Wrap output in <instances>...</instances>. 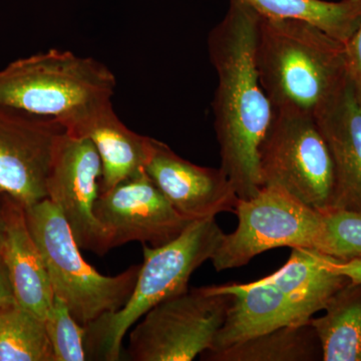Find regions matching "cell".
I'll use <instances>...</instances> for the list:
<instances>
[{
    "mask_svg": "<svg viewBox=\"0 0 361 361\" xmlns=\"http://www.w3.org/2000/svg\"><path fill=\"white\" fill-rule=\"evenodd\" d=\"M2 225V224H0ZM2 232H4V226H0V246H1Z\"/></svg>",
    "mask_w": 361,
    "mask_h": 361,
    "instance_id": "484cf974",
    "label": "cell"
},
{
    "mask_svg": "<svg viewBox=\"0 0 361 361\" xmlns=\"http://www.w3.org/2000/svg\"><path fill=\"white\" fill-rule=\"evenodd\" d=\"M255 63L274 110L313 116L348 75L345 44L302 20L260 16Z\"/></svg>",
    "mask_w": 361,
    "mask_h": 361,
    "instance_id": "7a4b0ae2",
    "label": "cell"
},
{
    "mask_svg": "<svg viewBox=\"0 0 361 361\" xmlns=\"http://www.w3.org/2000/svg\"><path fill=\"white\" fill-rule=\"evenodd\" d=\"M336 166L331 210L361 215V103L348 75L315 115Z\"/></svg>",
    "mask_w": 361,
    "mask_h": 361,
    "instance_id": "5bb4252c",
    "label": "cell"
},
{
    "mask_svg": "<svg viewBox=\"0 0 361 361\" xmlns=\"http://www.w3.org/2000/svg\"><path fill=\"white\" fill-rule=\"evenodd\" d=\"M200 356L208 361H317L323 355L317 334L307 322L270 330Z\"/></svg>",
    "mask_w": 361,
    "mask_h": 361,
    "instance_id": "e0dca14e",
    "label": "cell"
},
{
    "mask_svg": "<svg viewBox=\"0 0 361 361\" xmlns=\"http://www.w3.org/2000/svg\"><path fill=\"white\" fill-rule=\"evenodd\" d=\"M147 174L176 210L191 221L234 213L239 197L222 169L201 167L152 140Z\"/></svg>",
    "mask_w": 361,
    "mask_h": 361,
    "instance_id": "4fadbf2b",
    "label": "cell"
},
{
    "mask_svg": "<svg viewBox=\"0 0 361 361\" xmlns=\"http://www.w3.org/2000/svg\"><path fill=\"white\" fill-rule=\"evenodd\" d=\"M325 314L311 318L322 348V360L361 361V282H350L334 294Z\"/></svg>",
    "mask_w": 361,
    "mask_h": 361,
    "instance_id": "ac0fdd59",
    "label": "cell"
},
{
    "mask_svg": "<svg viewBox=\"0 0 361 361\" xmlns=\"http://www.w3.org/2000/svg\"><path fill=\"white\" fill-rule=\"evenodd\" d=\"M291 249L283 267L269 276L252 283L206 286L212 293L233 297L224 324L207 351L222 350L270 330L310 322L336 291L350 283L349 278L330 269L325 254Z\"/></svg>",
    "mask_w": 361,
    "mask_h": 361,
    "instance_id": "3957f363",
    "label": "cell"
},
{
    "mask_svg": "<svg viewBox=\"0 0 361 361\" xmlns=\"http://www.w3.org/2000/svg\"><path fill=\"white\" fill-rule=\"evenodd\" d=\"M16 300H14L13 288L9 281L8 272L0 253V307L11 305Z\"/></svg>",
    "mask_w": 361,
    "mask_h": 361,
    "instance_id": "d4e9b609",
    "label": "cell"
},
{
    "mask_svg": "<svg viewBox=\"0 0 361 361\" xmlns=\"http://www.w3.org/2000/svg\"><path fill=\"white\" fill-rule=\"evenodd\" d=\"M25 210L30 231L44 256L54 296L66 304L80 325L87 326L125 305L141 265L132 266L116 276H104L82 257L70 225L49 199Z\"/></svg>",
    "mask_w": 361,
    "mask_h": 361,
    "instance_id": "8992f818",
    "label": "cell"
},
{
    "mask_svg": "<svg viewBox=\"0 0 361 361\" xmlns=\"http://www.w3.org/2000/svg\"><path fill=\"white\" fill-rule=\"evenodd\" d=\"M233 297L206 286L159 303L130 332L127 356L134 361H191L213 346Z\"/></svg>",
    "mask_w": 361,
    "mask_h": 361,
    "instance_id": "9c48e42d",
    "label": "cell"
},
{
    "mask_svg": "<svg viewBox=\"0 0 361 361\" xmlns=\"http://www.w3.org/2000/svg\"><path fill=\"white\" fill-rule=\"evenodd\" d=\"M324 233L319 253L345 259L361 256V215L344 210L322 212Z\"/></svg>",
    "mask_w": 361,
    "mask_h": 361,
    "instance_id": "7402d4cb",
    "label": "cell"
},
{
    "mask_svg": "<svg viewBox=\"0 0 361 361\" xmlns=\"http://www.w3.org/2000/svg\"><path fill=\"white\" fill-rule=\"evenodd\" d=\"M263 187L284 190L305 205L326 212L336 193V166L315 116L275 110L260 148Z\"/></svg>",
    "mask_w": 361,
    "mask_h": 361,
    "instance_id": "52a82bcc",
    "label": "cell"
},
{
    "mask_svg": "<svg viewBox=\"0 0 361 361\" xmlns=\"http://www.w3.org/2000/svg\"><path fill=\"white\" fill-rule=\"evenodd\" d=\"M223 236L215 217H211L194 221L166 245H144V262L127 302L85 326L87 360H120L128 330L159 303L186 292L192 274L212 260Z\"/></svg>",
    "mask_w": 361,
    "mask_h": 361,
    "instance_id": "277c9868",
    "label": "cell"
},
{
    "mask_svg": "<svg viewBox=\"0 0 361 361\" xmlns=\"http://www.w3.org/2000/svg\"><path fill=\"white\" fill-rule=\"evenodd\" d=\"M101 179V158L94 142L63 130L52 148L45 180L47 198L66 218L80 248L103 256L111 246L94 214Z\"/></svg>",
    "mask_w": 361,
    "mask_h": 361,
    "instance_id": "30bf717a",
    "label": "cell"
},
{
    "mask_svg": "<svg viewBox=\"0 0 361 361\" xmlns=\"http://www.w3.org/2000/svg\"><path fill=\"white\" fill-rule=\"evenodd\" d=\"M44 322L54 351V361L87 360L85 326L73 318L66 304L59 297L54 296Z\"/></svg>",
    "mask_w": 361,
    "mask_h": 361,
    "instance_id": "44dd1931",
    "label": "cell"
},
{
    "mask_svg": "<svg viewBox=\"0 0 361 361\" xmlns=\"http://www.w3.org/2000/svg\"><path fill=\"white\" fill-rule=\"evenodd\" d=\"M326 263L330 269L349 278L351 282H361V256L339 260L326 255Z\"/></svg>",
    "mask_w": 361,
    "mask_h": 361,
    "instance_id": "cb8c5ba5",
    "label": "cell"
},
{
    "mask_svg": "<svg viewBox=\"0 0 361 361\" xmlns=\"http://www.w3.org/2000/svg\"><path fill=\"white\" fill-rule=\"evenodd\" d=\"M9 201L4 214L0 253L8 272L14 300L45 320L54 298L49 271L26 222L25 207L11 197Z\"/></svg>",
    "mask_w": 361,
    "mask_h": 361,
    "instance_id": "9a60e30c",
    "label": "cell"
},
{
    "mask_svg": "<svg viewBox=\"0 0 361 361\" xmlns=\"http://www.w3.org/2000/svg\"><path fill=\"white\" fill-rule=\"evenodd\" d=\"M116 84L101 61L49 49L0 70V104L52 118L68 130L111 101Z\"/></svg>",
    "mask_w": 361,
    "mask_h": 361,
    "instance_id": "5b68a950",
    "label": "cell"
},
{
    "mask_svg": "<svg viewBox=\"0 0 361 361\" xmlns=\"http://www.w3.org/2000/svg\"><path fill=\"white\" fill-rule=\"evenodd\" d=\"M94 214L111 249L134 241L158 248L177 239L194 222L171 205L146 171L99 194Z\"/></svg>",
    "mask_w": 361,
    "mask_h": 361,
    "instance_id": "8fae6325",
    "label": "cell"
},
{
    "mask_svg": "<svg viewBox=\"0 0 361 361\" xmlns=\"http://www.w3.org/2000/svg\"><path fill=\"white\" fill-rule=\"evenodd\" d=\"M259 20L241 0H230L225 18L208 35L209 58L218 75L213 111L220 168L240 199L262 189L260 148L275 115L256 68Z\"/></svg>",
    "mask_w": 361,
    "mask_h": 361,
    "instance_id": "6da1fadb",
    "label": "cell"
},
{
    "mask_svg": "<svg viewBox=\"0 0 361 361\" xmlns=\"http://www.w3.org/2000/svg\"><path fill=\"white\" fill-rule=\"evenodd\" d=\"M259 16L306 21L348 44L361 23V0H241Z\"/></svg>",
    "mask_w": 361,
    "mask_h": 361,
    "instance_id": "d6986e66",
    "label": "cell"
},
{
    "mask_svg": "<svg viewBox=\"0 0 361 361\" xmlns=\"http://www.w3.org/2000/svg\"><path fill=\"white\" fill-rule=\"evenodd\" d=\"M66 132L89 137L94 142L102 163L99 194L145 171L153 137L129 129L116 115L111 101Z\"/></svg>",
    "mask_w": 361,
    "mask_h": 361,
    "instance_id": "2e32d148",
    "label": "cell"
},
{
    "mask_svg": "<svg viewBox=\"0 0 361 361\" xmlns=\"http://www.w3.org/2000/svg\"><path fill=\"white\" fill-rule=\"evenodd\" d=\"M0 361H54L44 320L16 302L0 307Z\"/></svg>",
    "mask_w": 361,
    "mask_h": 361,
    "instance_id": "ffe728a7",
    "label": "cell"
},
{
    "mask_svg": "<svg viewBox=\"0 0 361 361\" xmlns=\"http://www.w3.org/2000/svg\"><path fill=\"white\" fill-rule=\"evenodd\" d=\"M348 73L361 103V23L357 32L345 45Z\"/></svg>",
    "mask_w": 361,
    "mask_h": 361,
    "instance_id": "603a6c76",
    "label": "cell"
},
{
    "mask_svg": "<svg viewBox=\"0 0 361 361\" xmlns=\"http://www.w3.org/2000/svg\"><path fill=\"white\" fill-rule=\"evenodd\" d=\"M63 130L52 118L0 104V194L25 208L47 198L52 148Z\"/></svg>",
    "mask_w": 361,
    "mask_h": 361,
    "instance_id": "7c38bea8",
    "label": "cell"
},
{
    "mask_svg": "<svg viewBox=\"0 0 361 361\" xmlns=\"http://www.w3.org/2000/svg\"><path fill=\"white\" fill-rule=\"evenodd\" d=\"M234 214L238 226L224 234L211 260L218 272L245 266L263 252L280 247L322 249V213L280 188L264 186L252 198H239Z\"/></svg>",
    "mask_w": 361,
    "mask_h": 361,
    "instance_id": "ba28073f",
    "label": "cell"
}]
</instances>
